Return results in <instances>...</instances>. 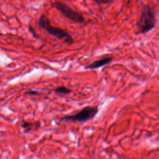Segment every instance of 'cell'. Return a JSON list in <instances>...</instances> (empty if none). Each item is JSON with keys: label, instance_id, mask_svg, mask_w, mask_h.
<instances>
[{"label": "cell", "instance_id": "1", "mask_svg": "<svg viewBox=\"0 0 159 159\" xmlns=\"http://www.w3.org/2000/svg\"><path fill=\"white\" fill-rule=\"evenodd\" d=\"M38 24L40 28L45 30L49 34L57 37L59 40H63L65 43L68 45L73 43L74 40L71 35L62 28L52 25L50 19L45 14H41L38 20Z\"/></svg>", "mask_w": 159, "mask_h": 159}, {"label": "cell", "instance_id": "2", "mask_svg": "<svg viewBox=\"0 0 159 159\" xmlns=\"http://www.w3.org/2000/svg\"><path fill=\"white\" fill-rule=\"evenodd\" d=\"M136 25L139 33L146 34L156 26V15L153 7L149 4L143 6Z\"/></svg>", "mask_w": 159, "mask_h": 159}, {"label": "cell", "instance_id": "3", "mask_svg": "<svg viewBox=\"0 0 159 159\" xmlns=\"http://www.w3.org/2000/svg\"><path fill=\"white\" fill-rule=\"evenodd\" d=\"M99 109L98 106H88L84 107L78 112L66 115L60 118L61 121L66 122H84L89 120L93 119L98 113Z\"/></svg>", "mask_w": 159, "mask_h": 159}, {"label": "cell", "instance_id": "4", "mask_svg": "<svg viewBox=\"0 0 159 159\" xmlns=\"http://www.w3.org/2000/svg\"><path fill=\"white\" fill-rule=\"evenodd\" d=\"M52 6L66 18L75 23L83 24L86 21V19L83 14L63 2L55 1L52 2Z\"/></svg>", "mask_w": 159, "mask_h": 159}, {"label": "cell", "instance_id": "5", "mask_svg": "<svg viewBox=\"0 0 159 159\" xmlns=\"http://www.w3.org/2000/svg\"><path fill=\"white\" fill-rule=\"evenodd\" d=\"M113 61V57L106 54L100 58L95 60L91 63L86 65L84 66V69L86 70H94L97 68H99L101 67H103Z\"/></svg>", "mask_w": 159, "mask_h": 159}, {"label": "cell", "instance_id": "6", "mask_svg": "<svg viewBox=\"0 0 159 159\" xmlns=\"http://www.w3.org/2000/svg\"><path fill=\"white\" fill-rule=\"evenodd\" d=\"M40 125L41 124L39 121L29 122L23 120L20 123V125L24 129L25 133H28L38 129L40 127Z\"/></svg>", "mask_w": 159, "mask_h": 159}, {"label": "cell", "instance_id": "7", "mask_svg": "<svg viewBox=\"0 0 159 159\" xmlns=\"http://www.w3.org/2000/svg\"><path fill=\"white\" fill-rule=\"evenodd\" d=\"M54 92L57 94H68L71 92V90L66 86H60L54 89Z\"/></svg>", "mask_w": 159, "mask_h": 159}, {"label": "cell", "instance_id": "8", "mask_svg": "<svg viewBox=\"0 0 159 159\" xmlns=\"http://www.w3.org/2000/svg\"><path fill=\"white\" fill-rule=\"evenodd\" d=\"M94 2L98 4V5H101V4H111L113 2V1H103V0H96V1H94Z\"/></svg>", "mask_w": 159, "mask_h": 159}, {"label": "cell", "instance_id": "9", "mask_svg": "<svg viewBox=\"0 0 159 159\" xmlns=\"http://www.w3.org/2000/svg\"><path fill=\"white\" fill-rule=\"evenodd\" d=\"M29 32L33 35V36H34L35 38H39V34L36 32V31L35 30L34 28L32 25H29Z\"/></svg>", "mask_w": 159, "mask_h": 159}, {"label": "cell", "instance_id": "10", "mask_svg": "<svg viewBox=\"0 0 159 159\" xmlns=\"http://www.w3.org/2000/svg\"><path fill=\"white\" fill-rule=\"evenodd\" d=\"M25 94L29 96H39L40 93L35 90H28Z\"/></svg>", "mask_w": 159, "mask_h": 159}, {"label": "cell", "instance_id": "11", "mask_svg": "<svg viewBox=\"0 0 159 159\" xmlns=\"http://www.w3.org/2000/svg\"></svg>", "mask_w": 159, "mask_h": 159}]
</instances>
